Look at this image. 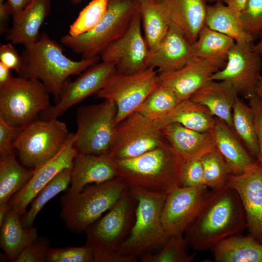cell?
Returning <instances> with one entry per match:
<instances>
[{
  "instance_id": "52a82bcc",
  "label": "cell",
  "mask_w": 262,
  "mask_h": 262,
  "mask_svg": "<svg viewBox=\"0 0 262 262\" xmlns=\"http://www.w3.org/2000/svg\"><path fill=\"white\" fill-rule=\"evenodd\" d=\"M131 190L137 200L135 219L127 238L117 252L136 257L162 247L169 236L161 220V213L166 194Z\"/></svg>"
},
{
  "instance_id": "5b68a950",
  "label": "cell",
  "mask_w": 262,
  "mask_h": 262,
  "mask_svg": "<svg viewBox=\"0 0 262 262\" xmlns=\"http://www.w3.org/2000/svg\"><path fill=\"white\" fill-rule=\"evenodd\" d=\"M139 10V0H109L104 16L94 28L77 36L65 35L61 42L82 59L100 57L126 32Z\"/></svg>"
},
{
  "instance_id": "60d3db41",
  "label": "cell",
  "mask_w": 262,
  "mask_h": 262,
  "mask_svg": "<svg viewBox=\"0 0 262 262\" xmlns=\"http://www.w3.org/2000/svg\"><path fill=\"white\" fill-rule=\"evenodd\" d=\"M245 31L254 39L262 32V0H246L239 12Z\"/></svg>"
},
{
  "instance_id": "b9f144b4",
  "label": "cell",
  "mask_w": 262,
  "mask_h": 262,
  "mask_svg": "<svg viewBox=\"0 0 262 262\" xmlns=\"http://www.w3.org/2000/svg\"><path fill=\"white\" fill-rule=\"evenodd\" d=\"M201 157L192 158L186 161L182 170L181 186L205 185Z\"/></svg>"
},
{
  "instance_id": "ba28073f",
  "label": "cell",
  "mask_w": 262,
  "mask_h": 262,
  "mask_svg": "<svg viewBox=\"0 0 262 262\" xmlns=\"http://www.w3.org/2000/svg\"><path fill=\"white\" fill-rule=\"evenodd\" d=\"M49 94L38 80L13 77L0 85V117L23 128L50 105Z\"/></svg>"
},
{
  "instance_id": "f546056e",
  "label": "cell",
  "mask_w": 262,
  "mask_h": 262,
  "mask_svg": "<svg viewBox=\"0 0 262 262\" xmlns=\"http://www.w3.org/2000/svg\"><path fill=\"white\" fill-rule=\"evenodd\" d=\"M205 25L232 38L235 42H253L255 39L244 30L239 12L223 1L207 5Z\"/></svg>"
},
{
  "instance_id": "277c9868",
  "label": "cell",
  "mask_w": 262,
  "mask_h": 262,
  "mask_svg": "<svg viewBox=\"0 0 262 262\" xmlns=\"http://www.w3.org/2000/svg\"><path fill=\"white\" fill-rule=\"evenodd\" d=\"M127 189L124 182L117 178L85 187L78 193L67 191L61 199V216L71 231L85 232L116 204Z\"/></svg>"
},
{
  "instance_id": "484cf974",
  "label": "cell",
  "mask_w": 262,
  "mask_h": 262,
  "mask_svg": "<svg viewBox=\"0 0 262 262\" xmlns=\"http://www.w3.org/2000/svg\"><path fill=\"white\" fill-rule=\"evenodd\" d=\"M161 131L166 141L186 161L215 148L212 132H198L178 123L168 124Z\"/></svg>"
},
{
  "instance_id": "e575fe53",
  "label": "cell",
  "mask_w": 262,
  "mask_h": 262,
  "mask_svg": "<svg viewBox=\"0 0 262 262\" xmlns=\"http://www.w3.org/2000/svg\"><path fill=\"white\" fill-rule=\"evenodd\" d=\"M71 168H66L61 171L38 192L32 201L29 210L22 216L21 221L24 227H32L43 207L51 199L67 188L70 184Z\"/></svg>"
},
{
  "instance_id": "f35d334b",
  "label": "cell",
  "mask_w": 262,
  "mask_h": 262,
  "mask_svg": "<svg viewBox=\"0 0 262 262\" xmlns=\"http://www.w3.org/2000/svg\"><path fill=\"white\" fill-rule=\"evenodd\" d=\"M108 1L109 0H92L70 26L68 34L71 36H77L94 28L104 16Z\"/></svg>"
},
{
  "instance_id": "c3c4849f",
  "label": "cell",
  "mask_w": 262,
  "mask_h": 262,
  "mask_svg": "<svg viewBox=\"0 0 262 262\" xmlns=\"http://www.w3.org/2000/svg\"><path fill=\"white\" fill-rule=\"evenodd\" d=\"M30 0H7L6 2L10 15L12 16L21 11Z\"/></svg>"
},
{
  "instance_id": "7a4b0ae2",
  "label": "cell",
  "mask_w": 262,
  "mask_h": 262,
  "mask_svg": "<svg viewBox=\"0 0 262 262\" xmlns=\"http://www.w3.org/2000/svg\"><path fill=\"white\" fill-rule=\"evenodd\" d=\"M23 46L18 76L40 81L58 99L70 76L81 74L100 58L71 60L64 54L61 45L45 33L37 41Z\"/></svg>"
},
{
  "instance_id": "9a60e30c",
  "label": "cell",
  "mask_w": 262,
  "mask_h": 262,
  "mask_svg": "<svg viewBox=\"0 0 262 262\" xmlns=\"http://www.w3.org/2000/svg\"><path fill=\"white\" fill-rule=\"evenodd\" d=\"M141 25L139 10L126 32L102 51L100 55L102 61L114 64L117 71L124 74L147 68L149 49L142 33Z\"/></svg>"
},
{
  "instance_id": "f5cc1de1",
  "label": "cell",
  "mask_w": 262,
  "mask_h": 262,
  "mask_svg": "<svg viewBox=\"0 0 262 262\" xmlns=\"http://www.w3.org/2000/svg\"><path fill=\"white\" fill-rule=\"evenodd\" d=\"M259 37V41L256 44H253V48L255 51L262 57V32Z\"/></svg>"
},
{
  "instance_id": "8fae6325",
  "label": "cell",
  "mask_w": 262,
  "mask_h": 262,
  "mask_svg": "<svg viewBox=\"0 0 262 262\" xmlns=\"http://www.w3.org/2000/svg\"><path fill=\"white\" fill-rule=\"evenodd\" d=\"M159 85L158 71L154 68L147 67L131 74L122 73L115 68L96 95L115 104L117 124L135 112Z\"/></svg>"
},
{
  "instance_id": "8992f818",
  "label": "cell",
  "mask_w": 262,
  "mask_h": 262,
  "mask_svg": "<svg viewBox=\"0 0 262 262\" xmlns=\"http://www.w3.org/2000/svg\"><path fill=\"white\" fill-rule=\"evenodd\" d=\"M137 200L127 189L108 212L86 230V245L93 251L94 262H109L133 225Z\"/></svg>"
},
{
  "instance_id": "681fc988",
  "label": "cell",
  "mask_w": 262,
  "mask_h": 262,
  "mask_svg": "<svg viewBox=\"0 0 262 262\" xmlns=\"http://www.w3.org/2000/svg\"><path fill=\"white\" fill-rule=\"evenodd\" d=\"M11 70L0 63V85L8 82L13 77Z\"/></svg>"
},
{
  "instance_id": "f6af8a7d",
  "label": "cell",
  "mask_w": 262,
  "mask_h": 262,
  "mask_svg": "<svg viewBox=\"0 0 262 262\" xmlns=\"http://www.w3.org/2000/svg\"><path fill=\"white\" fill-rule=\"evenodd\" d=\"M12 43L1 44L0 63L17 73L22 64V58Z\"/></svg>"
},
{
  "instance_id": "6da1fadb",
  "label": "cell",
  "mask_w": 262,
  "mask_h": 262,
  "mask_svg": "<svg viewBox=\"0 0 262 262\" xmlns=\"http://www.w3.org/2000/svg\"><path fill=\"white\" fill-rule=\"evenodd\" d=\"M247 229L244 209L236 191L228 184L212 189L196 219L185 232L189 246L197 251Z\"/></svg>"
},
{
  "instance_id": "d6986e66",
  "label": "cell",
  "mask_w": 262,
  "mask_h": 262,
  "mask_svg": "<svg viewBox=\"0 0 262 262\" xmlns=\"http://www.w3.org/2000/svg\"><path fill=\"white\" fill-rule=\"evenodd\" d=\"M220 69L217 65L195 56L178 69L159 73V84L170 88L183 100L189 99Z\"/></svg>"
},
{
  "instance_id": "db71d44e",
  "label": "cell",
  "mask_w": 262,
  "mask_h": 262,
  "mask_svg": "<svg viewBox=\"0 0 262 262\" xmlns=\"http://www.w3.org/2000/svg\"><path fill=\"white\" fill-rule=\"evenodd\" d=\"M262 103V74L259 79L255 95Z\"/></svg>"
},
{
  "instance_id": "e0dca14e",
  "label": "cell",
  "mask_w": 262,
  "mask_h": 262,
  "mask_svg": "<svg viewBox=\"0 0 262 262\" xmlns=\"http://www.w3.org/2000/svg\"><path fill=\"white\" fill-rule=\"evenodd\" d=\"M74 134L69 133L60 150L34 169L29 181L9 201L11 208L20 217L38 192L55 176L66 168H72L73 160L78 153L74 146Z\"/></svg>"
},
{
  "instance_id": "7dc6e473",
  "label": "cell",
  "mask_w": 262,
  "mask_h": 262,
  "mask_svg": "<svg viewBox=\"0 0 262 262\" xmlns=\"http://www.w3.org/2000/svg\"><path fill=\"white\" fill-rule=\"evenodd\" d=\"M10 15L5 3H0V33L3 34L8 31L9 16Z\"/></svg>"
},
{
  "instance_id": "4316f807",
  "label": "cell",
  "mask_w": 262,
  "mask_h": 262,
  "mask_svg": "<svg viewBox=\"0 0 262 262\" xmlns=\"http://www.w3.org/2000/svg\"><path fill=\"white\" fill-rule=\"evenodd\" d=\"M210 250L216 262H262V244L250 233L227 237Z\"/></svg>"
},
{
  "instance_id": "ac0fdd59",
  "label": "cell",
  "mask_w": 262,
  "mask_h": 262,
  "mask_svg": "<svg viewBox=\"0 0 262 262\" xmlns=\"http://www.w3.org/2000/svg\"><path fill=\"white\" fill-rule=\"evenodd\" d=\"M228 184L240 198L249 233L262 244V164L256 161L242 174H230Z\"/></svg>"
},
{
  "instance_id": "7bdbcfd3",
  "label": "cell",
  "mask_w": 262,
  "mask_h": 262,
  "mask_svg": "<svg viewBox=\"0 0 262 262\" xmlns=\"http://www.w3.org/2000/svg\"><path fill=\"white\" fill-rule=\"evenodd\" d=\"M49 239H37L26 246L16 259L15 262H44L49 248Z\"/></svg>"
},
{
  "instance_id": "9f6ffc18",
  "label": "cell",
  "mask_w": 262,
  "mask_h": 262,
  "mask_svg": "<svg viewBox=\"0 0 262 262\" xmlns=\"http://www.w3.org/2000/svg\"><path fill=\"white\" fill-rule=\"evenodd\" d=\"M82 0H72V2L75 3L80 2Z\"/></svg>"
},
{
  "instance_id": "f907efd6",
  "label": "cell",
  "mask_w": 262,
  "mask_h": 262,
  "mask_svg": "<svg viewBox=\"0 0 262 262\" xmlns=\"http://www.w3.org/2000/svg\"><path fill=\"white\" fill-rule=\"evenodd\" d=\"M246 0H223L225 4L240 12L243 9Z\"/></svg>"
},
{
  "instance_id": "ee69618b",
  "label": "cell",
  "mask_w": 262,
  "mask_h": 262,
  "mask_svg": "<svg viewBox=\"0 0 262 262\" xmlns=\"http://www.w3.org/2000/svg\"><path fill=\"white\" fill-rule=\"evenodd\" d=\"M21 128L10 125L0 117V156H3L13 151V143Z\"/></svg>"
},
{
  "instance_id": "d6a6232c",
  "label": "cell",
  "mask_w": 262,
  "mask_h": 262,
  "mask_svg": "<svg viewBox=\"0 0 262 262\" xmlns=\"http://www.w3.org/2000/svg\"><path fill=\"white\" fill-rule=\"evenodd\" d=\"M232 123L233 131L254 159L259 157V147L254 113L249 104L238 97L233 106Z\"/></svg>"
},
{
  "instance_id": "816d5d0a",
  "label": "cell",
  "mask_w": 262,
  "mask_h": 262,
  "mask_svg": "<svg viewBox=\"0 0 262 262\" xmlns=\"http://www.w3.org/2000/svg\"><path fill=\"white\" fill-rule=\"evenodd\" d=\"M10 208L11 205L9 202L0 204V227L1 226Z\"/></svg>"
},
{
  "instance_id": "7402d4cb",
  "label": "cell",
  "mask_w": 262,
  "mask_h": 262,
  "mask_svg": "<svg viewBox=\"0 0 262 262\" xmlns=\"http://www.w3.org/2000/svg\"><path fill=\"white\" fill-rule=\"evenodd\" d=\"M169 24L178 28L193 44L205 24L206 2L204 0H154Z\"/></svg>"
},
{
  "instance_id": "d590c367",
  "label": "cell",
  "mask_w": 262,
  "mask_h": 262,
  "mask_svg": "<svg viewBox=\"0 0 262 262\" xmlns=\"http://www.w3.org/2000/svg\"><path fill=\"white\" fill-rule=\"evenodd\" d=\"M181 101L170 88L159 84L135 112L156 120L168 114Z\"/></svg>"
},
{
  "instance_id": "2e32d148",
  "label": "cell",
  "mask_w": 262,
  "mask_h": 262,
  "mask_svg": "<svg viewBox=\"0 0 262 262\" xmlns=\"http://www.w3.org/2000/svg\"><path fill=\"white\" fill-rule=\"evenodd\" d=\"M115 68L113 63L98 62L81 73L74 81H67L57 103L42 112L43 118H58L71 107L96 94Z\"/></svg>"
},
{
  "instance_id": "603a6c76",
  "label": "cell",
  "mask_w": 262,
  "mask_h": 262,
  "mask_svg": "<svg viewBox=\"0 0 262 262\" xmlns=\"http://www.w3.org/2000/svg\"><path fill=\"white\" fill-rule=\"evenodd\" d=\"M50 0H30L19 13L13 16L6 39L13 44L23 45L37 41L40 29L49 14Z\"/></svg>"
},
{
  "instance_id": "8d00e7d4",
  "label": "cell",
  "mask_w": 262,
  "mask_h": 262,
  "mask_svg": "<svg viewBox=\"0 0 262 262\" xmlns=\"http://www.w3.org/2000/svg\"><path fill=\"white\" fill-rule=\"evenodd\" d=\"M189 246L182 235L169 237L157 253H146L140 256L142 262H191L195 254L189 253Z\"/></svg>"
},
{
  "instance_id": "7c38bea8",
  "label": "cell",
  "mask_w": 262,
  "mask_h": 262,
  "mask_svg": "<svg viewBox=\"0 0 262 262\" xmlns=\"http://www.w3.org/2000/svg\"><path fill=\"white\" fill-rule=\"evenodd\" d=\"M165 141L154 120L134 112L117 124L109 154L115 160L132 158Z\"/></svg>"
},
{
  "instance_id": "6f0895ef",
  "label": "cell",
  "mask_w": 262,
  "mask_h": 262,
  "mask_svg": "<svg viewBox=\"0 0 262 262\" xmlns=\"http://www.w3.org/2000/svg\"></svg>"
},
{
  "instance_id": "d4e9b609",
  "label": "cell",
  "mask_w": 262,
  "mask_h": 262,
  "mask_svg": "<svg viewBox=\"0 0 262 262\" xmlns=\"http://www.w3.org/2000/svg\"><path fill=\"white\" fill-rule=\"evenodd\" d=\"M215 117L212 132L215 148L224 159L230 174H241L257 160L240 142L234 131L224 121Z\"/></svg>"
},
{
  "instance_id": "5bb4252c",
  "label": "cell",
  "mask_w": 262,
  "mask_h": 262,
  "mask_svg": "<svg viewBox=\"0 0 262 262\" xmlns=\"http://www.w3.org/2000/svg\"><path fill=\"white\" fill-rule=\"evenodd\" d=\"M210 192L205 185L180 186L166 194L161 220L169 236L182 235L188 230L197 216Z\"/></svg>"
},
{
  "instance_id": "83f0119b",
  "label": "cell",
  "mask_w": 262,
  "mask_h": 262,
  "mask_svg": "<svg viewBox=\"0 0 262 262\" xmlns=\"http://www.w3.org/2000/svg\"><path fill=\"white\" fill-rule=\"evenodd\" d=\"M161 129L171 123H178L189 129L201 132H212L215 117L208 109L190 98L182 100L168 114L154 120Z\"/></svg>"
},
{
  "instance_id": "836d02e7",
  "label": "cell",
  "mask_w": 262,
  "mask_h": 262,
  "mask_svg": "<svg viewBox=\"0 0 262 262\" xmlns=\"http://www.w3.org/2000/svg\"><path fill=\"white\" fill-rule=\"evenodd\" d=\"M144 38L149 50L155 48L169 29V23L160 6L155 0H139Z\"/></svg>"
},
{
  "instance_id": "1f68e13d",
  "label": "cell",
  "mask_w": 262,
  "mask_h": 262,
  "mask_svg": "<svg viewBox=\"0 0 262 262\" xmlns=\"http://www.w3.org/2000/svg\"><path fill=\"white\" fill-rule=\"evenodd\" d=\"M34 172L17 161L13 151L0 159V204L8 202L11 197L29 181Z\"/></svg>"
},
{
  "instance_id": "44dd1931",
  "label": "cell",
  "mask_w": 262,
  "mask_h": 262,
  "mask_svg": "<svg viewBox=\"0 0 262 262\" xmlns=\"http://www.w3.org/2000/svg\"><path fill=\"white\" fill-rule=\"evenodd\" d=\"M115 160L110 154L78 153L71 168L70 187L68 192L78 193L90 183H101L117 178Z\"/></svg>"
},
{
  "instance_id": "ab89813d",
  "label": "cell",
  "mask_w": 262,
  "mask_h": 262,
  "mask_svg": "<svg viewBox=\"0 0 262 262\" xmlns=\"http://www.w3.org/2000/svg\"><path fill=\"white\" fill-rule=\"evenodd\" d=\"M47 262H94L92 248L87 245L81 247L49 248Z\"/></svg>"
},
{
  "instance_id": "30bf717a",
  "label": "cell",
  "mask_w": 262,
  "mask_h": 262,
  "mask_svg": "<svg viewBox=\"0 0 262 262\" xmlns=\"http://www.w3.org/2000/svg\"><path fill=\"white\" fill-rule=\"evenodd\" d=\"M69 133L65 123L57 118L34 120L17 133L13 149L24 166L34 170L60 150Z\"/></svg>"
},
{
  "instance_id": "11a10c76",
  "label": "cell",
  "mask_w": 262,
  "mask_h": 262,
  "mask_svg": "<svg viewBox=\"0 0 262 262\" xmlns=\"http://www.w3.org/2000/svg\"><path fill=\"white\" fill-rule=\"evenodd\" d=\"M204 0L206 2H216L219 1H223V0Z\"/></svg>"
},
{
  "instance_id": "4fadbf2b",
  "label": "cell",
  "mask_w": 262,
  "mask_h": 262,
  "mask_svg": "<svg viewBox=\"0 0 262 262\" xmlns=\"http://www.w3.org/2000/svg\"><path fill=\"white\" fill-rule=\"evenodd\" d=\"M253 45V42H235L225 66L211 78L229 82L239 96L247 100L256 95L262 74V57L255 51Z\"/></svg>"
},
{
  "instance_id": "cb8c5ba5",
  "label": "cell",
  "mask_w": 262,
  "mask_h": 262,
  "mask_svg": "<svg viewBox=\"0 0 262 262\" xmlns=\"http://www.w3.org/2000/svg\"><path fill=\"white\" fill-rule=\"evenodd\" d=\"M238 97L237 92L229 82L210 80L190 99L206 107L214 117L224 121L233 131L232 112Z\"/></svg>"
},
{
  "instance_id": "4dcf8cb0",
  "label": "cell",
  "mask_w": 262,
  "mask_h": 262,
  "mask_svg": "<svg viewBox=\"0 0 262 262\" xmlns=\"http://www.w3.org/2000/svg\"><path fill=\"white\" fill-rule=\"evenodd\" d=\"M235 43V41L231 37L204 24L192 46L195 56L211 62L222 69L225 66L229 52Z\"/></svg>"
},
{
  "instance_id": "3957f363",
  "label": "cell",
  "mask_w": 262,
  "mask_h": 262,
  "mask_svg": "<svg viewBox=\"0 0 262 262\" xmlns=\"http://www.w3.org/2000/svg\"><path fill=\"white\" fill-rule=\"evenodd\" d=\"M115 161L117 178L128 189L164 194L180 186L186 162L166 141L138 156Z\"/></svg>"
},
{
  "instance_id": "f1b7e54d",
  "label": "cell",
  "mask_w": 262,
  "mask_h": 262,
  "mask_svg": "<svg viewBox=\"0 0 262 262\" xmlns=\"http://www.w3.org/2000/svg\"><path fill=\"white\" fill-rule=\"evenodd\" d=\"M20 217L11 206L0 226V247L13 262L38 237L37 229L33 226L24 227Z\"/></svg>"
},
{
  "instance_id": "bcb514c9",
  "label": "cell",
  "mask_w": 262,
  "mask_h": 262,
  "mask_svg": "<svg viewBox=\"0 0 262 262\" xmlns=\"http://www.w3.org/2000/svg\"><path fill=\"white\" fill-rule=\"evenodd\" d=\"M248 104L252 108L254 116V122L259 147L258 161L262 164V103L255 96L248 100Z\"/></svg>"
},
{
  "instance_id": "74e56055",
  "label": "cell",
  "mask_w": 262,
  "mask_h": 262,
  "mask_svg": "<svg viewBox=\"0 0 262 262\" xmlns=\"http://www.w3.org/2000/svg\"><path fill=\"white\" fill-rule=\"evenodd\" d=\"M201 161L205 186L216 189L228 184L229 170L223 157L215 148L202 155Z\"/></svg>"
},
{
  "instance_id": "9c48e42d",
  "label": "cell",
  "mask_w": 262,
  "mask_h": 262,
  "mask_svg": "<svg viewBox=\"0 0 262 262\" xmlns=\"http://www.w3.org/2000/svg\"><path fill=\"white\" fill-rule=\"evenodd\" d=\"M117 107L111 101L79 107L74 146L79 153L109 154L116 123Z\"/></svg>"
},
{
  "instance_id": "ffe728a7",
  "label": "cell",
  "mask_w": 262,
  "mask_h": 262,
  "mask_svg": "<svg viewBox=\"0 0 262 262\" xmlns=\"http://www.w3.org/2000/svg\"><path fill=\"white\" fill-rule=\"evenodd\" d=\"M164 37L154 49L148 50L147 67L157 68L159 73L178 69L195 57L192 44L176 27L169 24Z\"/></svg>"
}]
</instances>
